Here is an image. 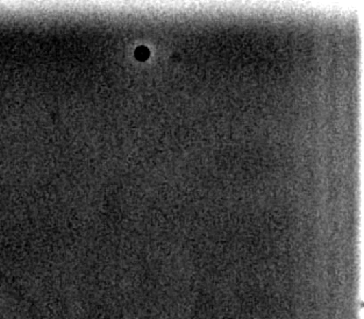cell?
Here are the masks:
<instances>
[{
	"label": "cell",
	"mask_w": 364,
	"mask_h": 319,
	"mask_svg": "<svg viewBox=\"0 0 364 319\" xmlns=\"http://www.w3.org/2000/svg\"><path fill=\"white\" fill-rule=\"evenodd\" d=\"M136 56H138V60H146V58L149 56V51H148L147 48L140 47L138 51H136Z\"/></svg>",
	"instance_id": "6da1fadb"
}]
</instances>
